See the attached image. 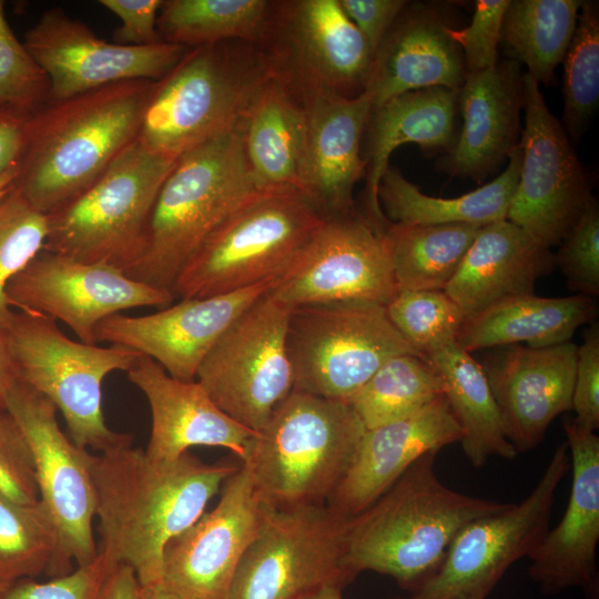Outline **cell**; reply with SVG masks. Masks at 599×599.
Returning <instances> with one entry per match:
<instances>
[{
    "instance_id": "obj_1",
    "label": "cell",
    "mask_w": 599,
    "mask_h": 599,
    "mask_svg": "<svg viewBox=\"0 0 599 599\" xmlns=\"http://www.w3.org/2000/svg\"><path fill=\"white\" fill-rule=\"evenodd\" d=\"M238 467L207 464L189 451L155 461L132 441L91 454L99 551L130 566L142 587L160 585L166 545L204 514Z\"/></svg>"
},
{
    "instance_id": "obj_2",
    "label": "cell",
    "mask_w": 599,
    "mask_h": 599,
    "mask_svg": "<svg viewBox=\"0 0 599 599\" xmlns=\"http://www.w3.org/2000/svg\"><path fill=\"white\" fill-rule=\"evenodd\" d=\"M155 82L123 81L47 103L28 121L13 187L45 215L70 203L138 139Z\"/></svg>"
},
{
    "instance_id": "obj_3",
    "label": "cell",
    "mask_w": 599,
    "mask_h": 599,
    "mask_svg": "<svg viewBox=\"0 0 599 599\" xmlns=\"http://www.w3.org/2000/svg\"><path fill=\"white\" fill-rule=\"evenodd\" d=\"M436 455L420 457L375 502L346 519L343 567L352 581L374 571L412 592L437 570L464 526L510 505L444 485Z\"/></svg>"
},
{
    "instance_id": "obj_4",
    "label": "cell",
    "mask_w": 599,
    "mask_h": 599,
    "mask_svg": "<svg viewBox=\"0 0 599 599\" xmlns=\"http://www.w3.org/2000/svg\"><path fill=\"white\" fill-rule=\"evenodd\" d=\"M272 77L266 55L254 44L231 40L191 48L155 82L138 141L177 160L236 129Z\"/></svg>"
},
{
    "instance_id": "obj_5",
    "label": "cell",
    "mask_w": 599,
    "mask_h": 599,
    "mask_svg": "<svg viewBox=\"0 0 599 599\" xmlns=\"http://www.w3.org/2000/svg\"><path fill=\"white\" fill-rule=\"evenodd\" d=\"M365 433L347 402L293 389L256 432L243 464L268 507L326 505L351 468Z\"/></svg>"
},
{
    "instance_id": "obj_6",
    "label": "cell",
    "mask_w": 599,
    "mask_h": 599,
    "mask_svg": "<svg viewBox=\"0 0 599 599\" xmlns=\"http://www.w3.org/2000/svg\"><path fill=\"white\" fill-rule=\"evenodd\" d=\"M257 191L244 154L242 123L184 153L160 189L143 253L126 274L172 292L205 240Z\"/></svg>"
},
{
    "instance_id": "obj_7",
    "label": "cell",
    "mask_w": 599,
    "mask_h": 599,
    "mask_svg": "<svg viewBox=\"0 0 599 599\" xmlns=\"http://www.w3.org/2000/svg\"><path fill=\"white\" fill-rule=\"evenodd\" d=\"M325 221L295 187L257 191L205 240L180 272L174 297H207L278 280Z\"/></svg>"
},
{
    "instance_id": "obj_8",
    "label": "cell",
    "mask_w": 599,
    "mask_h": 599,
    "mask_svg": "<svg viewBox=\"0 0 599 599\" xmlns=\"http://www.w3.org/2000/svg\"><path fill=\"white\" fill-rule=\"evenodd\" d=\"M175 163L136 139L84 192L48 215L43 250L126 274L143 253L155 200Z\"/></svg>"
},
{
    "instance_id": "obj_9",
    "label": "cell",
    "mask_w": 599,
    "mask_h": 599,
    "mask_svg": "<svg viewBox=\"0 0 599 599\" xmlns=\"http://www.w3.org/2000/svg\"><path fill=\"white\" fill-rule=\"evenodd\" d=\"M9 336L19 383L55 406L75 445L101 453L132 441L131 435L108 427L102 385L113 372L128 373L141 354L74 341L54 319L30 311L13 312Z\"/></svg>"
},
{
    "instance_id": "obj_10",
    "label": "cell",
    "mask_w": 599,
    "mask_h": 599,
    "mask_svg": "<svg viewBox=\"0 0 599 599\" xmlns=\"http://www.w3.org/2000/svg\"><path fill=\"white\" fill-rule=\"evenodd\" d=\"M286 349L294 390L344 402L387 359L425 355L395 328L386 306L364 301L293 307Z\"/></svg>"
},
{
    "instance_id": "obj_11",
    "label": "cell",
    "mask_w": 599,
    "mask_h": 599,
    "mask_svg": "<svg viewBox=\"0 0 599 599\" xmlns=\"http://www.w3.org/2000/svg\"><path fill=\"white\" fill-rule=\"evenodd\" d=\"M569 469L564 441L525 499L464 526L437 570L408 596L395 599H486L508 568L529 557L546 535L556 491Z\"/></svg>"
},
{
    "instance_id": "obj_12",
    "label": "cell",
    "mask_w": 599,
    "mask_h": 599,
    "mask_svg": "<svg viewBox=\"0 0 599 599\" xmlns=\"http://www.w3.org/2000/svg\"><path fill=\"white\" fill-rule=\"evenodd\" d=\"M346 519L326 505L277 509L264 505L226 599H304L352 580L343 567Z\"/></svg>"
},
{
    "instance_id": "obj_13",
    "label": "cell",
    "mask_w": 599,
    "mask_h": 599,
    "mask_svg": "<svg viewBox=\"0 0 599 599\" xmlns=\"http://www.w3.org/2000/svg\"><path fill=\"white\" fill-rule=\"evenodd\" d=\"M291 309L266 292L223 333L196 373L213 402L254 432L294 389L286 349Z\"/></svg>"
},
{
    "instance_id": "obj_14",
    "label": "cell",
    "mask_w": 599,
    "mask_h": 599,
    "mask_svg": "<svg viewBox=\"0 0 599 599\" xmlns=\"http://www.w3.org/2000/svg\"><path fill=\"white\" fill-rule=\"evenodd\" d=\"M273 78L300 100L313 92L365 91L374 53L338 0L273 1L258 45Z\"/></svg>"
},
{
    "instance_id": "obj_15",
    "label": "cell",
    "mask_w": 599,
    "mask_h": 599,
    "mask_svg": "<svg viewBox=\"0 0 599 599\" xmlns=\"http://www.w3.org/2000/svg\"><path fill=\"white\" fill-rule=\"evenodd\" d=\"M525 124L520 175L507 219L546 248L559 244L593 197L561 123L548 109L540 84L522 74Z\"/></svg>"
},
{
    "instance_id": "obj_16",
    "label": "cell",
    "mask_w": 599,
    "mask_h": 599,
    "mask_svg": "<svg viewBox=\"0 0 599 599\" xmlns=\"http://www.w3.org/2000/svg\"><path fill=\"white\" fill-rule=\"evenodd\" d=\"M386 230L357 207L325 219L270 293L291 308L347 301L386 306L398 293Z\"/></svg>"
},
{
    "instance_id": "obj_17",
    "label": "cell",
    "mask_w": 599,
    "mask_h": 599,
    "mask_svg": "<svg viewBox=\"0 0 599 599\" xmlns=\"http://www.w3.org/2000/svg\"><path fill=\"white\" fill-rule=\"evenodd\" d=\"M7 409L29 444L39 501L58 530L65 565L91 562L99 548L93 535L95 494L90 450L62 432L58 410L48 398L21 383L10 393Z\"/></svg>"
},
{
    "instance_id": "obj_18",
    "label": "cell",
    "mask_w": 599,
    "mask_h": 599,
    "mask_svg": "<svg viewBox=\"0 0 599 599\" xmlns=\"http://www.w3.org/2000/svg\"><path fill=\"white\" fill-rule=\"evenodd\" d=\"M6 297L10 307L64 323L85 344H98L97 327L105 318L139 307L163 308L175 298L113 266L44 250L9 282Z\"/></svg>"
},
{
    "instance_id": "obj_19",
    "label": "cell",
    "mask_w": 599,
    "mask_h": 599,
    "mask_svg": "<svg viewBox=\"0 0 599 599\" xmlns=\"http://www.w3.org/2000/svg\"><path fill=\"white\" fill-rule=\"evenodd\" d=\"M23 43L49 79L50 102L123 81H159L189 50L165 42L136 47L105 41L60 7L45 10Z\"/></svg>"
},
{
    "instance_id": "obj_20",
    "label": "cell",
    "mask_w": 599,
    "mask_h": 599,
    "mask_svg": "<svg viewBox=\"0 0 599 599\" xmlns=\"http://www.w3.org/2000/svg\"><path fill=\"white\" fill-rule=\"evenodd\" d=\"M263 515L251 471L241 463L216 506L166 545L161 583L183 599H226Z\"/></svg>"
},
{
    "instance_id": "obj_21",
    "label": "cell",
    "mask_w": 599,
    "mask_h": 599,
    "mask_svg": "<svg viewBox=\"0 0 599 599\" xmlns=\"http://www.w3.org/2000/svg\"><path fill=\"white\" fill-rule=\"evenodd\" d=\"M277 281L214 296L184 298L148 315L115 314L99 324L97 341L150 357L176 379L195 380L200 365L223 333Z\"/></svg>"
},
{
    "instance_id": "obj_22",
    "label": "cell",
    "mask_w": 599,
    "mask_h": 599,
    "mask_svg": "<svg viewBox=\"0 0 599 599\" xmlns=\"http://www.w3.org/2000/svg\"><path fill=\"white\" fill-rule=\"evenodd\" d=\"M577 347L510 344L489 348L479 362L518 454L536 448L554 419L572 409Z\"/></svg>"
},
{
    "instance_id": "obj_23",
    "label": "cell",
    "mask_w": 599,
    "mask_h": 599,
    "mask_svg": "<svg viewBox=\"0 0 599 599\" xmlns=\"http://www.w3.org/2000/svg\"><path fill=\"white\" fill-rule=\"evenodd\" d=\"M572 473L568 505L529 555V577L546 596L581 588L598 599L596 564L599 541V437L572 418L564 422Z\"/></svg>"
},
{
    "instance_id": "obj_24",
    "label": "cell",
    "mask_w": 599,
    "mask_h": 599,
    "mask_svg": "<svg viewBox=\"0 0 599 599\" xmlns=\"http://www.w3.org/2000/svg\"><path fill=\"white\" fill-rule=\"evenodd\" d=\"M307 142L298 190L325 217L356 207L353 191L365 177L363 138L372 109L368 95L313 92L301 99Z\"/></svg>"
},
{
    "instance_id": "obj_25",
    "label": "cell",
    "mask_w": 599,
    "mask_h": 599,
    "mask_svg": "<svg viewBox=\"0 0 599 599\" xmlns=\"http://www.w3.org/2000/svg\"><path fill=\"white\" fill-rule=\"evenodd\" d=\"M145 396L151 435L145 454L155 461H173L194 446L223 447L243 463L256 432L225 414L195 380L170 376L161 365L141 356L126 373Z\"/></svg>"
},
{
    "instance_id": "obj_26",
    "label": "cell",
    "mask_w": 599,
    "mask_h": 599,
    "mask_svg": "<svg viewBox=\"0 0 599 599\" xmlns=\"http://www.w3.org/2000/svg\"><path fill=\"white\" fill-rule=\"evenodd\" d=\"M461 439L445 395L405 418L366 429L356 457L326 506L351 518L375 502L420 457Z\"/></svg>"
},
{
    "instance_id": "obj_27",
    "label": "cell",
    "mask_w": 599,
    "mask_h": 599,
    "mask_svg": "<svg viewBox=\"0 0 599 599\" xmlns=\"http://www.w3.org/2000/svg\"><path fill=\"white\" fill-rule=\"evenodd\" d=\"M522 74L520 64L509 59L467 73L458 90L463 128L438 162L441 171L480 183L509 158L521 133Z\"/></svg>"
},
{
    "instance_id": "obj_28",
    "label": "cell",
    "mask_w": 599,
    "mask_h": 599,
    "mask_svg": "<svg viewBox=\"0 0 599 599\" xmlns=\"http://www.w3.org/2000/svg\"><path fill=\"white\" fill-rule=\"evenodd\" d=\"M445 20L424 4H406L374 52L365 93L372 106L415 90L458 91L467 72Z\"/></svg>"
},
{
    "instance_id": "obj_29",
    "label": "cell",
    "mask_w": 599,
    "mask_h": 599,
    "mask_svg": "<svg viewBox=\"0 0 599 599\" xmlns=\"http://www.w3.org/2000/svg\"><path fill=\"white\" fill-rule=\"evenodd\" d=\"M458 91L434 87L396 95L372 106L363 138L366 164L363 213L387 229L378 187L395 149L416 143L425 150L448 151L456 141Z\"/></svg>"
},
{
    "instance_id": "obj_30",
    "label": "cell",
    "mask_w": 599,
    "mask_h": 599,
    "mask_svg": "<svg viewBox=\"0 0 599 599\" xmlns=\"http://www.w3.org/2000/svg\"><path fill=\"white\" fill-rule=\"evenodd\" d=\"M556 267L555 253L508 220L480 227L444 292L464 316L508 297L532 294Z\"/></svg>"
},
{
    "instance_id": "obj_31",
    "label": "cell",
    "mask_w": 599,
    "mask_h": 599,
    "mask_svg": "<svg viewBox=\"0 0 599 599\" xmlns=\"http://www.w3.org/2000/svg\"><path fill=\"white\" fill-rule=\"evenodd\" d=\"M597 313L596 297L582 294L512 296L466 316L457 344L469 354L520 343L531 348L554 346L569 342Z\"/></svg>"
},
{
    "instance_id": "obj_32",
    "label": "cell",
    "mask_w": 599,
    "mask_h": 599,
    "mask_svg": "<svg viewBox=\"0 0 599 599\" xmlns=\"http://www.w3.org/2000/svg\"><path fill=\"white\" fill-rule=\"evenodd\" d=\"M243 149L260 191L298 190L307 142V116L301 100L271 78L242 121Z\"/></svg>"
},
{
    "instance_id": "obj_33",
    "label": "cell",
    "mask_w": 599,
    "mask_h": 599,
    "mask_svg": "<svg viewBox=\"0 0 599 599\" xmlns=\"http://www.w3.org/2000/svg\"><path fill=\"white\" fill-rule=\"evenodd\" d=\"M521 165L518 144L508 158L506 170L494 181L458 197L445 199L424 194L396 167L384 172L378 201L386 219L404 225L466 223L484 226L506 220Z\"/></svg>"
},
{
    "instance_id": "obj_34",
    "label": "cell",
    "mask_w": 599,
    "mask_h": 599,
    "mask_svg": "<svg viewBox=\"0 0 599 599\" xmlns=\"http://www.w3.org/2000/svg\"><path fill=\"white\" fill-rule=\"evenodd\" d=\"M427 357L441 376L444 395L461 429L460 445L468 461L481 468L491 457L514 459L500 414L481 365L453 342Z\"/></svg>"
},
{
    "instance_id": "obj_35",
    "label": "cell",
    "mask_w": 599,
    "mask_h": 599,
    "mask_svg": "<svg viewBox=\"0 0 599 599\" xmlns=\"http://www.w3.org/2000/svg\"><path fill=\"white\" fill-rule=\"evenodd\" d=\"M580 0H510L500 42L509 60L527 67L539 84L548 85L572 39Z\"/></svg>"
},
{
    "instance_id": "obj_36",
    "label": "cell",
    "mask_w": 599,
    "mask_h": 599,
    "mask_svg": "<svg viewBox=\"0 0 599 599\" xmlns=\"http://www.w3.org/2000/svg\"><path fill=\"white\" fill-rule=\"evenodd\" d=\"M272 8L267 0H166L156 28L162 42L186 49L231 40L258 47Z\"/></svg>"
},
{
    "instance_id": "obj_37",
    "label": "cell",
    "mask_w": 599,
    "mask_h": 599,
    "mask_svg": "<svg viewBox=\"0 0 599 599\" xmlns=\"http://www.w3.org/2000/svg\"><path fill=\"white\" fill-rule=\"evenodd\" d=\"M480 225H404L386 230L399 291H444L456 274Z\"/></svg>"
},
{
    "instance_id": "obj_38",
    "label": "cell",
    "mask_w": 599,
    "mask_h": 599,
    "mask_svg": "<svg viewBox=\"0 0 599 599\" xmlns=\"http://www.w3.org/2000/svg\"><path fill=\"white\" fill-rule=\"evenodd\" d=\"M70 571L58 530L41 502L21 504L0 490V590L41 573L52 579Z\"/></svg>"
},
{
    "instance_id": "obj_39",
    "label": "cell",
    "mask_w": 599,
    "mask_h": 599,
    "mask_svg": "<svg viewBox=\"0 0 599 599\" xmlns=\"http://www.w3.org/2000/svg\"><path fill=\"white\" fill-rule=\"evenodd\" d=\"M444 395L440 374L425 355L387 359L346 402L366 429L415 414Z\"/></svg>"
},
{
    "instance_id": "obj_40",
    "label": "cell",
    "mask_w": 599,
    "mask_h": 599,
    "mask_svg": "<svg viewBox=\"0 0 599 599\" xmlns=\"http://www.w3.org/2000/svg\"><path fill=\"white\" fill-rule=\"evenodd\" d=\"M562 128L577 143L599 101V8L582 1L576 29L564 57Z\"/></svg>"
},
{
    "instance_id": "obj_41",
    "label": "cell",
    "mask_w": 599,
    "mask_h": 599,
    "mask_svg": "<svg viewBox=\"0 0 599 599\" xmlns=\"http://www.w3.org/2000/svg\"><path fill=\"white\" fill-rule=\"evenodd\" d=\"M386 312L403 337L426 356L457 342L465 318L444 291H399L386 305Z\"/></svg>"
},
{
    "instance_id": "obj_42",
    "label": "cell",
    "mask_w": 599,
    "mask_h": 599,
    "mask_svg": "<svg viewBox=\"0 0 599 599\" xmlns=\"http://www.w3.org/2000/svg\"><path fill=\"white\" fill-rule=\"evenodd\" d=\"M48 215L35 210L12 185L0 200V323L10 325L13 311L6 297L9 282L43 250Z\"/></svg>"
},
{
    "instance_id": "obj_43",
    "label": "cell",
    "mask_w": 599,
    "mask_h": 599,
    "mask_svg": "<svg viewBox=\"0 0 599 599\" xmlns=\"http://www.w3.org/2000/svg\"><path fill=\"white\" fill-rule=\"evenodd\" d=\"M47 74L17 38L0 0V109L32 115L50 102Z\"/></svg>"
},
{
    "instance_id": "obj_44",
    "label": "cell",
    "mask_w": 599,
    "mask_h": 599,
    "mask_svg": "<svg viewBox=\"0 0 599 599\" xmlns=\"http://www.w3.org/2000/svg\"><path fill=\"white\" fill-rule=\"evenodd\" d=\"M556 266L576 294H599V205L593 196L588 206L559 243Z\"/></svg>"
},
{
    "instance_id": "obj_45",
    "label": "cell",
    "mask_w": 599,
    "mask_h": 599,
    "mask_svg": "<svg viewBox=\"0 0 599 599\" xmlns=\"http://www.w3.org/2000/svg\"><path fill=\"white\" fill-rule=\"evenodd\" d=\"M510 0H477L470 24L447 28V34L459 47L467 73L481 72L498 63L501 24Z\"/></svg>"
},
{
    "instance_id": "obj_46",
    "label": "cell",
    "mask_w": 599,
    "mask_h": 599,
    "mask_svg": "<svg viewBox=\"0 0 599 599\" xmlns=\"http://www.w3.org/2000/svg\"><path fill=\"white\" fill-rule=\"evenodd\" d=\"M114 565L99 551L91 562L47 582L22 579L8 588L1 599H102L104 583Z\"/></svg>"
},
{
    "instance_id": "obj_47",
    "label": "cell",
    "mask_w": 599,
    "mask_h": 599,
    "mask_svg": "<svg viewBox=\"0 0 599 599\" xmlns=\"http://www.w3.org/2000/svg\"><path fill=\"white\" fill-rule=\"evenodd\" d=\"M0 490L21 504L39 501L29 444L8 409H0Z\"/></svg>"
},
{
    "instance_id": "obj_48",
    "label": "cell",
    "mask_w": 599,
    "mask_h": 599,
    "mask_svg": "<svg viewBox=\"0 0 599 599\" xmlns=\"http://www.w3.org/2000/svg\"><path fill=\"white\" fill-rule=\"evenodd\" d=\"M572 418L580 427L596 432L599 427V325L590 323L577 347L572 392Z\"/></svg>"
},
{
    "instance_id": "obj_49",
    "label": "cell",
    "mask_w": 599,
    "mask_h": 599,
    "mask_svg": "<svg viewBox=\"0 0 599 599\" xmlns=\"http://www.w3.org/2000/svg\"><path fill=\"white\" fill-rule=\"evenodd\" d=\"M99 3L122 22L113 33L114 43L141 47L162 42L156 21L163 0H100Z\"/></svg>"
},
{
    "instance_id": "obj_50",
    "label": "cell",
    "mask_w": 599,
    "mask_h": 599,
    "mask_svg": "<svg viewBox=\"0 0 599 599\" xmlns=\"http://www.w3.org/2000/svg\"><path fill=\"white\" fill-rule=\"evenodd\" d=\"M346 16L364 35L373 53L403 9L405 0H338Z\"/></svg>"
},
{
    "instance_id": "obj_51",
    "label": "cell",
    "mask_w": 599,
    "mask_h": 599,
    "mask_svg": "<svg viewBox=\"0 0 599 599\" xmlns=\"http://www.w3.org/2000/svg\"><path fill=\"white\" fill-rule=\"evenodd\" d=\"M30 116L0 109V176L17 165Z\"/></svg>"
},
{
    "instance_id": "obj_52",
    "label": "cell",
    "mask_w": 599,
    "mask_h": 599,
    "mask_svg": "<svg viewBox=\"0 0 599 599\" xmlns=\"http://www.w3.org/2000/svg\"><path fill=\"white\" fill-rule=\"evenodd\" d=\"M102 599H146V593L134 570L116 564L106 578Z\"/></svg>"
},
{
    "instance_id": "obj_53",
    "label": "cell",
    "mask_w": 599,
    "mask_h": 599,
    "mask_svg": "<svg viewBox=\"0 0 599 599\" xmlns=\"http://www.w3.org/2000/svg\"><path fill=\"white\" fill-rule=\"evenodd\" d=\"M9 326L0 323V409H7L10 393L19 383L10 345Z\"/></svg>"
},
{
    "instance_id": "obj_54",
    "label": "cell",
    "mask_w": 599,
    "mask_h": 599,
    "mask_svg": "<svg viewBox=\"0 0 599 599\" xmlns=\"http://www.w3.org/2000/svg\"><path fill=\"white\" fill-rule=\"evenodd\" d=\"M344 587L339 585L325 586L304 599H343L342 590Z\"/></svg>"
},
{
    "instance_id": "obj_55",
    "label": "cell",
    "mask_w": 599,
    "mask_h": 599,
    "mask_svg": "<svg viewBox=\"0 0 599 599\" xmlns=\"http://www.w3.org/2000/svg\"><path fill=\"white\" fill-rule=\"evenodd\" d=\"M144 589L146 593V599H183L173 591L165 588L162 583Z\"/></svg>"
},
{
    "instance_id": "obj_56",
    "label": "cell",
    "mask_w": 599,
    "mask_h": 599,
    "mask_svg": "<svg viewBox=\"0 0 599 599\" xmlns=\"http://www.w3.org/2000/svg\"><path fill=\"white\" fill-rule=\"evenodd\" d=\"M17 169L13 166L0 176V200L10 191L16 179Z\"/></svg>"
},
{
    "instance_id": "obj_57",
    "label": "cell",
    "mask_w": 599,
    "mask_h": 599,
    "mask_svg": "<svg viewBox=\"0 0 599 599\" xmlns=\"http://www.w3.org/2000/svg\"><path fill=\"white\" fill-rule=\"evenodd\" d=\"M3 593V591L0 590V599H1V595Z\"/></svg>"
}]
</instances>
